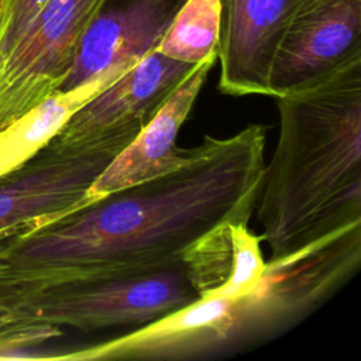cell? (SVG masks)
Masks as SVG:
<instances>
[{
	"mask_svg": "<svg viewBox=\"0 0 361 361\" xmlns=\"http://www.w3.org/2000/svg\"><path fill=\"white\" fill-rule=\"evenodd\" d=\"M262 124L204 135L161 176L114 190L8 238L6 285L110 279L161 272L226 220L250 221L265 169Z\"/></svg>",
	"mask_w": 361,
	"mask_h": 361,
	"instance_id": "obj_1",
	"label": "cell"
},
{
	"mask_svg": "<svg viewBox=\"0 0 361 361\" xmlns=\"http://www.w3.org/2000/svg\"><path fill=\"white\" fill-rule=\"evenodd\" d=\"M275 99L278 137L254 209L269 259L361 221V55Z\"/></svg>",
	"mask_w": 361,
	"mask_h": 361,
	"instance_id": "obj_2",
	"label": "cell"
},
{
	"mask_svg": "<svg viewBox=\"0 0 361 361\" xmlns=\"http://www.w3.org/2000/svg\"><path fill=\"white\" fill-rule=\"evenodd\" d=\"M361 221L269 259L257 285L231 307V355L262 345L326 305L358 272Z\"/></svg>",
	"mask_w": 361,
	"mask_h": 361,
	"instance_id": "obj_3",
	"label": "cell"
},
{
	"mask_svg": "<svg viewBox=\"0 0 361 361\" xmlns=\"http://www.w3.org/2000/svg\"><path fill=\"white\" fill-rule=\"evenodd\" d=\"M199 299L182 265L127 278L68 279L11 290L0 324L47 323L96 331L138 327Z\"/></svg>",
	"mask_w": 361,
	"mask_h": 361,
	"instance_id": "obj_4",
	"label": "cell"
},
{
	"mask_svg": "<svg viewBox=\"0 0 361 361\" xmlns=\"http://www.w3.org/2000/svg\"><path fill=\"white\" fill-rule=\"evenodd\" d=\"M107 1L49 0L18 38L0 45V133L59 92L83 31Z\"/></svg>",
	"mask_w": 361,
	"mask_h": 361,
	"instance_id": "obj_5",
	"label": "cell"
},
{
	"mask_svg": "<svg viewBox=\"0 0 361 361\" xmlns=\"http://www.w3.org/2000/svg\"><path fill=\"white\" fill-rule=\"evenodd\" d=\"M193 66L151 51L85 103L48 147L59 152L116 157L151 121Z\"/></svg>",
	"mask_w": 361,
	"mask_h": 361,
	"instance_id": "obj_6",
	"label": "cell"
},
{
	"mask_svg": "<svg viewBox=\"0 0 361 361\" xmlns=\"http://www.w3.org/2000/svg\"><path fill=\"white\" fill-rule=\"evenodd\" d=\"M234 299L203 298L107 341L54 354L55 361H189L231 355Z\"/></svg>",
	"mask_w": 361,
	"mask_h": 361,
	"instance_id": "obj_7",
	"label": "cell"
},
{
	"mask_svg": "<svg viewBox=\"0 0 361 361\" xmlns=\"http://www.w3.org/2000/svg\"><path fill=\"white\" fill-rule=\"evenodd\" d=\"M361 55V0H298L276 48L269 96L300 90Z\"/></svg>",
	"mask_w": 361,
	"mask_h": 361,
	"instance_id": "obj_8",
	"label": "cell"
},
{
	"mask_svg": "<svg viewBox=\"0 0 361 361\" xmlns=\"http://www.w3.org/2000/svg\"><path fill=\"white\" fill-rule=\"evenodd\" d=\"M113 159L114 155L106 152H59L45 145L0 182V243L80 206L90 185Z\"/></svg>",
	"mask_w": 361,
	"mask_h": 361,
	"instance_id": "obj_9",
	"label": "cell"
},
{
	"mask_svg": "<svg viewBox=\"0 0 361 361\" xmlns=\"http://www.w3.org/2000/svg\"><path fill=\"white\" fill-rule=\"evenodd\" d=\"M298 0H220L219 89L269 96V73Z\"/></svg>",
	"mask_w": 361,
	"mask_h": 361,
	"instance_id": "obj_10",
	"label": "cell"
},
{
	"mask_svg": "<svg viewBox=\"0 0 361 361\" xmlns=\"http://www.w3.org/2000/svg\"><path fill=\"white\" fill-rule=\"evenodd\" d=\"M183 0H127L102 8L83 31L72 68L59 90L111 71H128L154 51Z\"/></svg>",
	"mask_w": 361,
	"mask_h": 361,
	"instance_id": "obj_11",
	"label": "cell"
},
{
	"mask_svg": "<svg viewBox=\"0 0 361 361\" xmlns=\"http://www.w3.org/2000/svg\"><path fill=\"white\" fill-rule=\"evenodd\" d=\"M216 62L217 55H213L190 69L151 121L94 179L85 193L82 204L161 176L186 161L190 148L178 147V133L190 114Z\"/></svg>",
	"mask_w": 361,
	"mask_h": 361,
	"instance_id": "obj_12",
	"label": "cell"
},
{
	"mask_svg": "<svg viewBox=\"0 0 361 361\" xmlns=\"http://www.w3.org/2000/svg\"><path fill=\"white\" fill-rule=\"evenodd\" d=\"M261 243L248 221L226 220L197 238L180 265L200 299H237L252 290L265 268Z\"/></svg>",
	"mask_w": 361,
	"mask_h": 361,
	"instance_id": "obj_13",
	"label": "cell"
},
{
	"mask_svg": "<svg viewBox=\"0 0 361 361\" xmlns=\"http://www.w3.org/2000/svg\"><path fill=\"white\" fill-rule=\"evenodd\" d=\"M127 71H111L69 90H59L0 133V182L35 157L92 97Z\"/></svg>",
	"mask_w": 361,
	"mask_h": 361,
	"instance_id": "obj_14",
	"label": "cell"
},
{
	"mask_svg": "<svg viewBox=\"0 0 361 361\" xmlns=\"http://www.w3.org/2000/svg\"><path fill=\"white\" fill-rule=\"evenodd\" d=\"M220 0H183L155 51L196 65L219 54Z\"/></svg>",
	"mask_w": 361,
	"mask_h": 361,
	"instance_id": "obj_15",
	"label": "cell"
},
{
	"mask_svg": "<svg viewBox=\"0 0 361 361\" xmlns=\"http://www.w3.org/2000/svg\"><path fill=\"white\" fill-rule=\"evenodd\" d=\"M61 334V327L47 323L0 324V360H47L42 345Z\"/></svg>",
	"mask_w": 361,
	"mask_h": 361,
	"instance_id": "obj_16",
	"label": "cell"
},
{
	"mask_svg": "<svg viewBox=\"0 0 361 361\" xmlns=\"http://www.w3.org/2000/svg\"><path fill=\"white\" fill-rule=\"evenodd\" d=\"M0 45L18 38L49 0H0Z\"/></svg>",
	"mask_w": 361,
	"mask_h": 361,
	"instance_id": "obj_17",
	"label": "cell"
},
{
	"mask_svg": "<svg viewBox=\"0 0 361 361\" xmlns=\"http://www.w3.org/2000/svg\"><path fill=\"white\" fill-rule=\"evenodd\" d=\"M8 240V238H7ZM1 241L0 243V296H1V292H3V283H4V279H6V275H7V271H8V262L6 261L4 255H3V248H4V243L7 241Z\"/></svg>",
	"mask_w": 361,
	"mask_h": 361,
	"instance_id": "obj_18",
	"label": "cell"
}]
</instances>
